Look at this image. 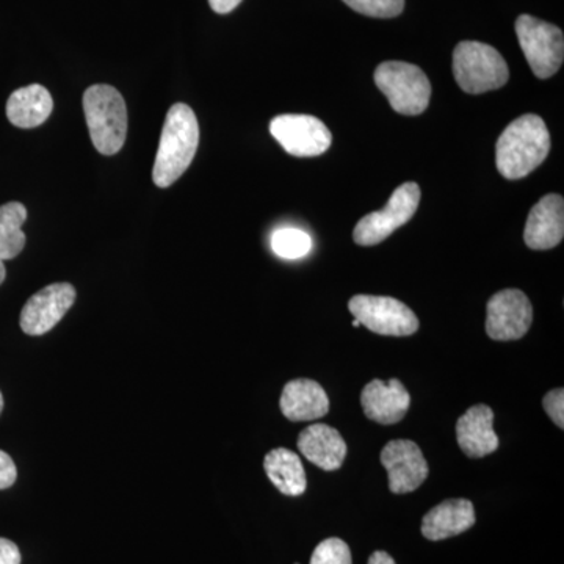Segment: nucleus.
<instances>
[{"label": "nucleus", "instance_id": "nucleus-1", "mask_svg": "<svg viewBox=\"0 0 564 564\" xmlns=\"http://www.w3.org/2000/svg\"><path fill=\"white\" fill-rule=\"evenodd\" d=\"M199 144V124L187 104H174L163 124L152 181L159 188L172 187L187 172Z\"/></svg>", "mask_w": 564, "mask_h": 564}, {"label": "nucleus", "instance_id": "nucleus-2", "mask_svg": "<svg viewBox=\"0 0 564 564\" xmlns=\"http://www.w3.org/2000/svg\"><path fill=\"white\" fill-rule=\"evenodd\" d=\"M551 151V135L543 118L524 115L508 124L497 140V170L507 180L529 176L545 161Z\"/></svg>", "mask_w": 564, "mask_h": 564}, {"label": "nucleus", "instance_id": "nucleus-3", "mask_svg": "<svg viewBox=\"0 0 564 564\" xmlns=\"http://www.w3.org/2000/svg\"><path fill=\"white\" fill-rule=\"evenodd\" d=\"M84 111L96 150L118 154L128 135V107L121 93L110 85H93L85 91Z\"/></svg>", "mask_w": 564, "mask_h": 564}, {"label": "nucleus", "instance_id": "nucleus-4", "mask_svg": "<svg viewBox=\"0 0 564 564\" xmlns=\"http://www.w3.org/2000/svg\"><path fill=\"white\" fill-rule=\"evenodd\" d=\"M454 76L463 91L481 95L502 88L510 79V69L489 44L463 41L454 51Z\"/></svg>", "mask_w": 564, "mask_h": 564}, {"label": "nucleus", "instance_id": "nucleus-5", "mask_svg": "<svg viewBox=\"0 0 564 564\" xmlns=\"http://www.w3.org/2000/svg\"><path fill=\"white\" fill-rule=\"evenodd\" d=\"M375 84L397 113L415 117L429 107L432 84L419 66L406 62H384L375 70Z\"/></svg>", "mask_w": 564, "mask_h": 564}, {"label": "nucleus", "instance_id": "nucleus-6", "mask_svg": "<svg viewBox=\"0 0 564 564\" xmlns=\"http://www.w3.org/2000/svg\"><path fill=\"white\" fill-rule=\"evenodd\" d=\"M516 33L527 62L538 79H549L558 73L564 58L562 29L530 14H521L516 21Z\"/></svg>", "mask_w": 564, "mask_h": 564}, {"label": "nucleus", "instance_id": "nucleus-7", "mask_svg": "<svg viewBox=\"0 0 564 564\" xmlns=\"http://www.w3.org/2000/svg\"><path fill=\"white\" fill-rule=\"evenodd\" d=\"M419 203H421V187L415 182L400 185L383 210L366 215L356 225L352 240L361 247H373L384 242L392 232L402 228L414 217Z\"/></svg>", "mask_w": 564, "mask_h": 564}, {"label": "nucleus", "instance_id": "nucleus-8", "mask_svg": "<svg viewBox=\"0 0 564 564\" xmlns=\"http://www.w3.org/2000/svg\"><path fill=\"white\" fill-rule=\"evenodd\" d=\"M348 310L356 321L381 336H411L419 329L413 311L391 296L356 295L348 303Z\"/></svg>", "mask_w": 564, "mask_h": 564}, {"label": "nucleus", "instance_id": "nucleus-9", "mask_svg": "<svg viewBox=\"0 0 564 564\" xmlns=\"http://www.w3.org/2000/svg\"><path fill=\"white\" fill-rule=\"evenodd\" d=\"M486 313V333L499 343L521 339L533 322L532 303L518 289H505L491 296Z\"/></svg>", "mask_w": 564, "mask_h": 564}, {"label": "nucleus", "instance_id": "nucleus-10", "mask_svg": "<svg viewBox=\"0 0 564 564\" xmlns=\"http://www.w3.org/2000/svg\"><path fill=\"white\" fill-rule=\"evenodd\" d=\"M270 132L295 158H315L328 151L333 143L329 129L311 115H281L270 122Z\"/></svg>", "mask_w": 564, "mask_h": 564}, {"label": "nucleus", "instance_id": "nucleus-11", "mask_svg": "<svg viewBox=\"0 0 564 564\" xmlns=\"http://www.w3.org/2000/svg\"><path fill=\"white\" fill-rule=\"evenodd\" d=\"M76 302V289L68 282H57L41 289L29 299L21 313V329L29 336L50 333Z\"/></svg>", "mask_w": 564, "mask_h": 564}, {"label": "nucleus", "instance_id": "nucleus-12", "mask_svg": "<svg viewBox=\"0 0 564 564\" xmlns=\"http://www.w3.org/2000/svg\"><path fill=\"white\" fill-rule=\"evenodd\" d=\"M381 464L388 470L389 489L393 494L413 492L429 477L430 467L421 447L413 441L395 440L381 451Z\"/></svg>", "mask_w": 564, "mask_h": 564}, {"label": "nucleus", "instance_id": "nucleus-13", "mask_svg": "<svg viewBox=\"0 0 564 564\" xmlns=\"http://www.w3.org/2000/svg\"><path fill=\"white\" fill-rule=\"evenodd\" d=\"M364 414L381 425H393L402 421L411 406V395L399 380H373L361 393Z\"/></svg>", "mask_w": 564, "mask_h": 564}, {"label": "nucleus", "instance_id": "nucleus-14", "mask_svg": "<svg viewBox=\"0 0 564 564\" xmlns=\"http://www.w3.org/2000/svg\"><path fill=\"white\" fill-rule=\"evenodd\" d=\"M564 236L563 196L547 195L534 204L527 220L524 240L532 250H552Z\"/></svg>", "mask_w": 564, "mask_h": 564}, {"label": "nucleus", "instance_id": "nucleus-15", "mask_svg": "<svg viewBox=\"0 0 564 564\" xmlns=\"http://www.w3.org/2000/svg\"><path fill=\"white\" fill-rule=\"evenodd\" d=\"M456 440L464 455L484 458L499 448V437L494 432V411L488 404H475L456 422Z\"/></svg>", "mask_w": 564, "mask_h": 564}, {"label": "nucleus", "instance_id": "nucleus-16", "mask_svg": "<svg viewBox=\"0 0 564 564\" xmlns=\"http://www.w3.org/2000/svg\"><path fill=\"white\" fill-rule=\"evenodd\" d=\"M296 444L307 462L328 473L340 469L347 456V444L344 437L336 429L325 423L307 426L300 433Z\"/></svg>", "mask_w": 564, "mask_h": 564}, {"label": "nucleus", "instance_id": "nucleus-17", "mask_svg": "<svg viewBox=\"0 0 564 564\" xmlns=\"http://www.w3.org/2000/svg\"><path fill=\"white\" fill-rule=\"evenodd\" d=\"M282 414L292 422L315 421L329 411V399L317 381L300 378L289 381L280 400Z\"/></svg>", "mask_w": 564, "mask_h": 564}, {"label": "nucleus", "instance_id": "nucleus-18", "mask_svg": "<svg viewBox=\"0 0 564 564\" xmlns=\"http://www.w3.org/2000/svg\"><path fill=\"white\" fill-rule=\"evenodd\" d=\"M474 524L475 510L470 500H444L423 518L422 534L430 541H443L467 532Z\"/></svg>", "mask_w": 564, "mask_h": 564}, {"label": "nucleus", "instance_id": "nucleus-19", "mask_svg": "<svg viewBox=\"0 0 564 564\" xmlns=\"http://www.w3.org/2000/svg\"><path fill=\"white\" fill-rule=\"evenodd\" d=\"M54 109V99L43 85L22 87L10 96L7 102V118L21 129L39 128Z\"/></svg>", "mask_w": 564, "mask_h": 564}, {"label": "nucleus", "instance_id": "nucleus-20", "mask_svg": "<svg viewBox=\"0 0 564 564\" xmlns=\"http://www.w3.org/2000/svg\"><path fill=\"white\" fill-rule=\"evenodd\" d=\"M267 477L284 496H302L306 491V473L300 456L288 448H274L263 459Z\"/></svg>", "mask_w": 564, "mask_h": 564}, {"label": "nucleus", "instance_id": "nucleus-21", "mask_svg": "<svg viewBox=\"0 0 564 564\" xmlns=\"http://www.w3.org/2000/svg\"><path fill=\"white\" fill-rule=\"evenodd\" d=\"M28 220V209L21 203H7L0 206V284L6 281L7 270L3 262L21 254L25 247V234L22 225Z\"/></svg>", "mask_w": 564, "mask_h": 564}, {"label": "nucleus", "instance_id": "nucleus-22", "mask_svg": "<svg viewBox=\"0 0 564 564\" xmlns=\"http://www.w3.org/2000/svg\"><path fill=\"white\" fill-rule=\"evenodd\" d=\"M272 248L280 258L300 259L311 251V237L300 229H278L272 236Z\"/></svg>", "mask_w": 564, "mask_h": 564}, {"label": "nucleus", "instance_id": "nucleus-23", "mask_svg": "<svg viewBox=\"0 0 564 564\" xmlns=\"http://www.w3.org/2000/svg\"><path fill=\"white\" fill-rule=\"evenodd\" d=\"M351 10L366 14L370 18H389L399 17L404 9V0H344Z\"/></svg>", "mask_w": 564, "mask_h": 564}, {"label": "nucleus", "instance_id": "nucleus-24", "mask_svg": "<svg viewBox=\"0 0 564 564\" xmlns=\"http://www.w3.org/2000/svg\"><path fill=\"white\" fill-rule=\"evenodd\" d=\"M311 564H352L350 547L339 538H328L315 547Z\"/></svg>", "mask_w": 564, "mask_h": 564}, {"label": "nucleus", "instance_id": "nucleus-25", "mask_svg": "<svg viewBox=\"0 0 564 564\" xmlns=\"http://www.w3.org/2000/svg\"><path fill=\"white\" fill-rule=\"evenodd\" d=\"M543 406L545 413L552 419V422L558 426L560 430L564 429V391L563 388L554 389L545 393L543 399Z\"/></svg>", "mask_w": 564, "mask_h": 564}, {"label": "nucleus", "instance_id": "nucleus-26", "mask_svg": "<svg viewBox=\"0 0 564 564\" xmlns=\"http://www.w3.org/2000/svg\"><path fill=\"white\" fill-rule=\"evenodd\" d=\"M18 470L17 464L13 463L11 456L0 451V489L10 488L17 481Z\"/></svg>", "mask_w": 564, "mask_h": 564}, {"label": "nucleus", "instance_id": "nucleus-27", "mask_svg": "<svg viewBox=\"0 0 564 564\" xmlns=\"http://www.w3.org/2000/svg\"><path fill=\"white\" fill-rule=\"evenodd\" d=\"M0 564H21L20 549L6 538H0Z\"/></svg>", "mask_w": 564, "mask_h": 564}, {"label": "nucleus", "instance_id": "nucleus-28", "mask_svg": "<svg viewBox=\"0 0 564 564\" xmlns=\"http://www.w3.org/2000/svg\"><path fill=\"white\" fill-rule=\"evenodd\" d=\"M210 9L218 14H228L242 3V0H209Z\"/></svg>", "mask_w": 564, "mask_h": 564}, {"label": "nucleus", "instance_id": "nucleus-29", "mask_svg": "<svg viewBox=\"0 0 564 564\" xmlns=\"http://www.w3.org/2000/svg\"><path fill=\"white\" fill-rule=\"evenodd\" d=\"M369 564H395L391 555L388 552L377 551L370 555Z\"/></svg>", "mask_w": 564, "mask_h": 564}, {"label": "nucleus", "instance_id": "nucleus-30", "mask_svg": "<svg viewBox=\"0 0 564 564\" xmlns=\"http://www.w3.org/2000/svg\"><path fill=\"white\" fill-rule=\"evenodd\" d=\"M2 410H3V397H2V392H0V413H2Z\"/></svg>", "mask_w": 564, "mask_h": 564}, {"label": "nucleus", "instance_id": "nucleus-31", "mask_svg": "<svg viewBox=\"0 0 564 564\" xmlns=\"http://www.w3.org/2000/svg\"><path fill=\"white\" fill-rule=\"evenodd\" d=\"M352 326H355V328H359V326H361V323H359L358 321H352Z\"/></svg>", "mask_w": 564, "mask_h": 564}]
</instances>
